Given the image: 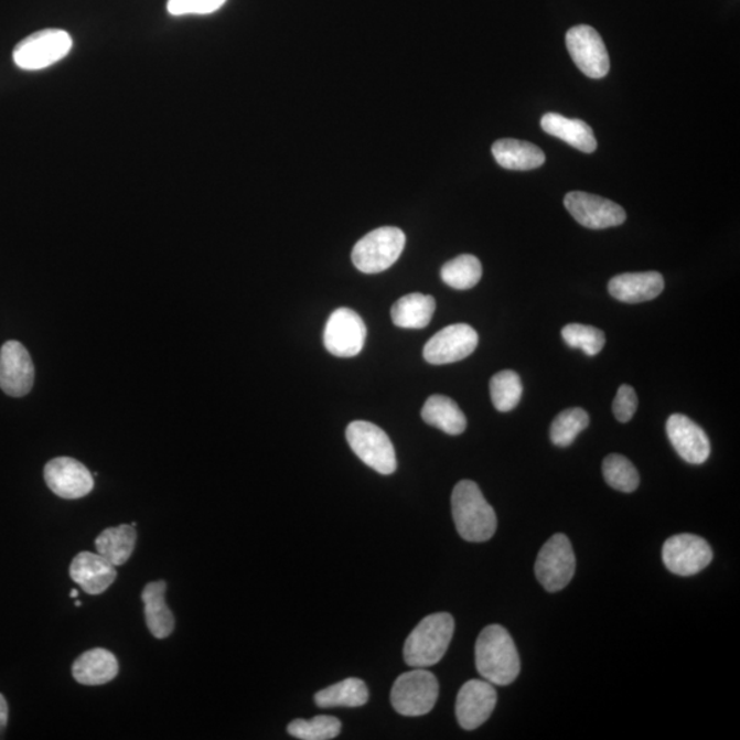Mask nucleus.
<instances>
[{"label":"nucleus","instance_id":"2f4dec72","mask_svg":"<svg viewBox=\"0 0 740 740\" xmlns=\"http://www.w3.org/2000/svg\"><path fill=\"white\" fill-rule=\"evenodd\" d=\"M342 730V722L333 716H318L312 720L298 719L288 725L287 732L301 740H331Z\"/></svg>","mask_w":740,"mask_h":740},{"label":"nucleus","instance_id":"7c9ffc66","mask_svg":"<svg viewBox=\"0 0 740 740\" xmlns=\"http://www.w3.org/2000/svg\"><path fill=\"white\" fill-rule=\"evenodd\" d=\"M590 417L585 409L572 408L561 411L551 423L550 439L558 448H568L578 435L589 427Z\"/></svg>","mask_w":740,"mask_h":740},{"label":"nucleus","instance_id":"dca6fc26","mask_svg":"<svg viewBox=\"0 0 740 740\" xmlns=\"http://www.w3.org/2000/svg\"><path fill=\"white\" fill-rule=\"evenodd\" d=\"M35 382V366L20 342L10 341L0 350V388L10 397L30 394Z\"/></svg>","mask_w":740,"mask_h":740},{"label":"nucleus","instance_id":"4be33fe9","mask_svg":"<svg viewBox=\"0 0 740 740\" xmlns=\"http://www.w3.org/2000/svg\"><path fill=\"white\" fill-rule=\"evenodd\" d=\"M541 129L551 137L567 141L576 150L594 152L597 150V140L589 124L581 120H573L557 112H547L540 120Z\"/></svg>","mask_w":740,"mask_h":740},{"label":"nucleus","instance_id":"f03ea898","mask_svg":"<svg viewBox=\"0 0 740 740\" xmlns=\"http://www.w3.org/2000/svg\"><path fill=\"white\" fill-rule=\"evenodd\" d=\"M451 511L457 533L462 539L480 544L493 538L498 525L496 514L472 480H462L455 485L451 495Z\"/></svg>","mask_w":740,"mask_h":740},{"label":"nucleus","instance_id":"4c0bfd02","mask_svg":"<svg viewBox=\"0 0 740 740\" xmlns=\"http://www.w3.org/2000/svg\"><path fill=\"white\" fill-rule=\"evenodd\" d=\"M75 604H76L77 608H81V607H82V602L76 601Z\"/></svg>","mask_w":740,"mask_h":740},{"label":"nucleus","instance_id":"a211bd4d","mask_svg":"<svg viewBox=\"0 0 740 740\" xmlns=\"http://www.w3.org/2000/svg\"><path fill=\"white\" fill-rule=\"evenodd\" d=\"M71 578L89 596H99L115 583L117 570L115 565L107 561L98 553L83 551L73 558Z\"/></svg>","mask_w":740,"mask_h":740},{"label":"nucleus","instance_id":"393cba45","mask_svg":"<svg viewBox=\"0 0 740 740\" xmlns=\"http://www.w3.org/2000/svg\"><path fill=\"white\" fill-rule=\"evenodd\" d=\"M435 310H437V302L433 297L414 292L393 304L392 320L399 328L421 330L431 323Z\"/></svg>","mask_w":740,"mask_h":740},{"label":"nucleus","instance_id":"473e14b6","mask_svg":"<svg viewBox=\"0 0 740 740\" xmlns=\"http://www.w3.org/2000/svg\"><path fill=\"white\" fill-rule=\"evenodd\" d=\"M562 339L569 347L579 348L590 357L600 354L607 343L604 333L596 326L583 324H568L564 326Z\"/></svg>","mask_w":740,"mask_h":740},{"label":"nucleus","instance_id":"7ed1b4c3","mask_svg":"<svg viewBox=\"0 0 740 740\" xmlns=\"http://www.w3.org/2000/svg\"><path fill=\"white\" fill-rule=\"evenodd\" d=\"M455 623L449 613L427 615L406 640L404 657L411 668H429L448 653Z\"/></svg>","mask_w":740,"mask_h":740},{"label":"nucleus","instance_id":"f8f14e48","mask_svg":"<svg viewBox=\"0 0 740 740\" xmlns=\"http://www.w3.org/2000/svg\"><path fill=\"white\" fill-rule=\"evenodd\" d=\"M567 47L576 66L586 76L602 78L608 75L610 69L608 50L594 28L589 25L570 28L567 33Z\"/></svg>","mask_w":740,"mask_h":740},{"label":"nucleus","instance_id":"20e7f679","mask_svg":"<svg viewBox=\"0 0 740 740\" xmlns=\"http://www.w3.org/2000/svg\"><path fill=\"white\" fill-rule=\"evenodd\" d=\"M72 47L69 33L49 28L22 39L13 51V61L22 71H43L66 58Z\"/></svg>","mask_w":740,"mask_h":740},{"label":"nucleus","instance_id":"2eb2a0df","mask_svg":"<svg viewBox=\"0 0 740 740\" xmlns=\"http://www.w3.org/2000/svg\"><path fill=\"white\" fill-rule=\"evenodd\" d=\"M496 690L487 680H469L457 697L455 715L463 730L473 731L483 726L496 706Z\"/></svg>","mask_w":740,"mask_h":740},{"label":"nucleus","instance_id":"f704fd0d","mask_svg":"<svg viewBox=\"0 0 740 740\" xmlns=\"http://www.w3.org/2000/svg\"><path fill=\"white\" fill-rule=\"evenodd\" d=\"M637 409L635 389L631 386H621L613 400V414L620 422H629Z\"/></svg>","mask_w":740,"mask_h":740},{"label":"nucleus","instance_id":"6ab92c4d","mask_svg":"<svg viewBox=\"0 0 740 740\" xmlns=\"http://www.w3.org/2000/svg\"><path fill=\"white\" fill-rule=\"evenodd\" d=\"M665 281L658 272L624 274L609 281V293L624 303L653 301L664 291Z\"/></svg>","mask_w":740,"mask_h":740},{"label":"nucleus","instance_id":"b1692460","mask_svg":"<svg viewBox=\"0 0 740 740\" xmlns=\"http://www.w3.org/2000/svg\"><path fill=\"white\" fill-rule=\"evenodd\" d=\"M421 417L428 426L438 428L451 437L461 435L468 426L466 417L462 414L460 406L444 395L429 397L423 404Z\"/></svg>","mask_w":740,"mask_h":740},{"label":"nucleus","instance_id":"4468645a","mask_svg":"<svg viewBox=\"0 0 740 740\" xmlns=\"http://www.w3.org/2000/svg\"><path fill=\"white\" fill-rule=\"evenodd\" d=\"M44 480L55 495L64 500H78L94 490V478L87 466L71 457H58L44 468Z\"/></svg>","mask_w":740,"mask_h":740},{"label":"nucleus","instance_id":"bb28decb","mask_svg":"<svg viewBox=\"0 0 740 740\" xmlns=\"http://www.w3.org/2000/svg\"><path fill=\"white\" fill-rule=\"evenodd\" d=\"M369 690L365 683L357 677H350L336 685L324 688L315 694L314 700L319 708H360L368 703Z\"/></svg>","mask_w":740,"mask_h":740},{"label":"nucleus","instance_id":"9d476101","mask_svg":"<svg viewBox=\"0 0 740 740\" xmlns=\"http://www.w3.org/2000/svg\"><path fill=\"white\" fill-rule=\"evenodd\" d=\"M564 205L576 222L590 229L619 227L626 219L624 208L618 203L589 192H569L565 196Z\"/></svg>","mask_w":740,"mask_h":740},{"label":"nucleus","instance_id":"39448f33","mask_svg":"<svg viewBox=\"0 0 740 740\" xmlns=\"http://www.w3.org/2000/svg\"><path fill=\"white\" fill-rule=\"evenodd\" d=\"M405 245L406 236L399 228L383 227L372 230L354 247V267L366 275L384 272L398 261Z\"/></svg>","mask_w":740,"mask_h":740},{"label":"nucleus","instance_id":"72a5a7b5","mask_svg":"<svg viewBox=\"0 0 740 740\" xmlns=\"http://www.w3.org/2000/svg\"><path fill=\"white\" fill-rule=\"evenodd\" d=\"M227 0H168L169 14L174 17L189 14H212L223 8Z\"/></svg>","mask_w":740,"mask_h":740},{"label":"nucleus","instance_id":"ddd939ff","mask_svg":"<svg viewBox=\"0 0 740 740\" xmlns=\"http://www.w3.org/2000/svg\"><path fill=\"white\" fill-rule=\"evenodd\" d=\"M478 332L468 324H454L443 328L423 346V358L432 365L459 363L476 350Z\"/></svg>","mask_w":740,"mask_h":740},{"label":"nucleus","instance_id":"e433bc0d","mask_svg":"<svg viewBox=\"0 0 740 740\" xmlns=\"http://www.w3.org/2000/svg\"><path fill=\"white\" fill-rule=\"evenodd\" d=\"M77 596H78V594H77V590H72V591H71V597H72V598H77Z\"/></svg>","mask_w":740,"mask_h":740},{"label":"nucleus","instance_id":"c85d7f7f","mask_svg":"<svg viewBox=\"0 0 740 740\" xmlns=\"http://www.w3.org/2000/svg\"><path fill=\"white\" fill-rule=\"evenodd\" d=\"M602 473L610 487L621 493H634L640 487L641 479L634 463L624 455L610 454L602 463Z\"/></svg>","mask_w":740,"mask_h":740},{"label":"nucleus","instance_id":"c756f323","mask_svg":"<svg viewBox=\"0 0 740 740\" xmlns=\"http://www.w3.org/2000/svg\"><path fill=\"white\" fill-rule=\"evenodd\" d=\"M491 399L495 409L506 414L519 403L523 397L522 378L513 371H502L491 378L490 382Z\"/></svg>","mask_w":740,"mask_h":740},{"label":"nucleus","instance_id":"6e6552de","mask_svg":"<svg viewBox=\"0 0 740 740\" xmlns=\"http://www.w3.org/2000/svg\"><path fill=\"white\" fill-rule=\"evenodd\" d=\"M576 557L567 535L551 536L535 562V575L546 591L558 592L573 579Z\"/></svg>","mask_w":740,"mask_h":740},{"label":"nucleus","instance_id":"5701e85b","mask_svg":"<svg viewBox=\"0 0 740 740\" xmlns=\"http://www.w3.org/2000/svg\"><path fill=\"white\" fill-rule=\"evenodd\" d=\"M493 155L498 165L510 171H533L546 161L538 146L517 139H501L493 146Z\"/></svg>","mask_w":740,"mask_h":740},{"label":"nucleus","instance_id":"f3484780","mask_svg":"<svg viewBox=\"0 0 740 740\" xmlns=\"http://www.w3.org/2000/svg\"><path fill=\"white\" fill-rule=\"evenodd\" d=\"M666 433L676 453L693 465H700L710 455V440L704 429L685 415H672L666 421Z\"/></svg>","mask_w":740,"mask_h":740},{"label":"nucleus","instance_id":"aec40b11","mask_svg":"<svg viewBox=\"0 0 740 740\" xmlns=\"http://www.w3.org/2000/svg\"><path fill=\"white\" fill-rule=\"evenodd\" d=\"M116 655L105 648H93L83 653L72 666V674L84 686H100L115 680L118 675Z\"/></svg>","mask_w":740,"mask_h":740},{"label":"nucleus","instance_id":"9b49d317","mask_svg":"<svg viewBox=\"0 0 740 740\" xmlns=\"http://www.w3.org/2000/svg\"><path fill=\"white\" fill-rule=\"evenodd\" d=\"M714 551L704 538L697 535L680 534L672 536L663 547V561L669 572L679 576H693L709 567Z\"/></svg>","mask_w":740,"mask_h":740},{"label":"nucleus","instance_id":"0eeeda50","mask_svg":"<svg viewBox=\"0 0 740 740\" xmlns=\"http://www.w3.org/2000/svg\"><path fill=\"white\" fill-rule=\"evenodd\" d=\"M346 438L355 455L376 472L392 474L397 471L393 442L375 423L353 421L346 429Z\"/></svg>","mask_w":740,"mask_h":740},{"label":"nucleus","instance_id":"1a4fd4ad","mask_svg":"<svg viewBox=\"0 0 740 740\" xmlns=\"http://www.w3.org/2000/svg\"><path fill=\"white\" fill-rule=\"evenodd\" d=\"M366 325L358 313L347 308L335 310L326 321L324 346L339 358H352L363 352Z\"/></svg>","mask_w":740,"mask_h":740},{"label":"nucleus","instance_id":"412c9836","mask_svg":"<svg viewBox=\"0 0 740 740\" xmlns=\"http://www.w3.org/2000/svg\"><path fill=\"white\" fill-rule=\"evenodd\" d=\"M167 589V581L158 580L147 585L141 592L146 624L157 640H165L174 631L173 613L165 602Z\"/></svg>","mask_w":740,"mask_h":740},{"label":"nucleus","instance_id":"cd10ccee","mask_svg":"<svg viewBox=\"0 0 740 740\" xmlns=\"http://www.w3.org/2000/svg\"><path fill=\"white\" fill-rule=\"evenodd\" d=\"M483 276L482 264L471 254L451 259L440 270V278L454 290H471Z\"/></svg>","mask_w":740,"mask_h":740},{"label":"nucleus","instance_id":"a878e982","mask_svg":"<svg viewBox=\"0 0 740 740\" xmlns=\"http://www.w3.org/2000/svg\"><path fill=\"white\" fill-rule=\"evenodd\" d=\"M137 538V529L132 524L107 528L95 540L96 551L115 567H120L131 558Z\"/></svg>","mask_w":740,"mask_h":740},{"label":"nucleus","instance_id":"423d86ee","mask_svg":"<svg viewBox=\"0 0 740 740\" xmlns=\"http://www.w3.org/2000/svg\"><path fill=\"white\" fill-rule=\"evenodd\" d=\"M439 697L437 676L426 668L406 672L395 680L392 690L393 708L399 715L416 717L429 714Z\"/></svg>","mask_w":740,"mask_h":740},{"label":"nucleus","instance_id":"c9c22d12","mask_svg":"<svg viewBox=\"0 0 740 740\" xmlns=\"http://www.w3.org/2000/svg\"><path fill=\"white\" fill-rule=\"evenodd\" d=\"M9 720V706L6 703V698L0 694V733L4 731L6 726H8Z\"/></svg>","mask_w":740,"mask_h":740},{"label":"nucleus","instance_id":"f257e3e1","mask_svg":"<svg viewBox=\"0 0 740 740\" xmlns=\"http://www.w3.org/2000/svg\"><path fill=\"white\" fill-rule=\"evenodd\" d=\"M474 655L480 676L495 686L512 685L522 669L510 632L498 624L485 626L478 637Z\"/></svg>","mask_w":740,"mask_h":740}]
</instances>
